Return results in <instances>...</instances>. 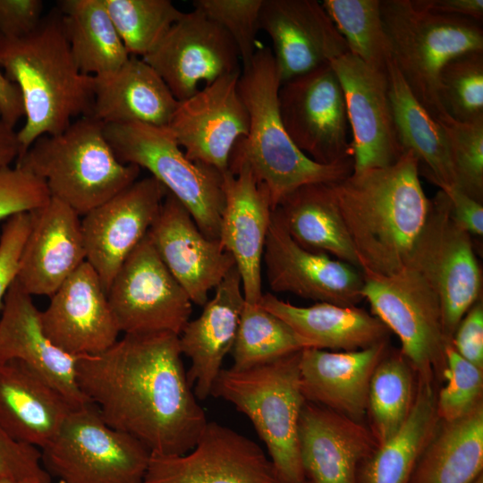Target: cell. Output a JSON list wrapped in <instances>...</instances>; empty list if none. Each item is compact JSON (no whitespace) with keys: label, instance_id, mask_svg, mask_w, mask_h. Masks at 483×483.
Wrapping results in <instances>:
<instances>
[{"label":"cell","instance_id":"1","mask_svg":"<svg viewBox=\"0 0 483 483\" xmlns=\"http://www.w3.org/2000/svg\"><path fill=\"white\" fill-rule=\"evenodd\" d=\"M182 355L173 333L124 335L106 351L78 358L77 383L110 427L151 453L183 454L208 420Z\"/></svg>","mask_w":483,"mask_h":483},{"label":"cell","instance_id":"2","mask_svg":"<svg viewBox=\"0 0 483 483\" xmlns=\"http://www.w3.org/2000/svg\"><path fill=\"white\" fill-rule=\"evenodd\" d=\"M331 187L364 277L403 269L430 211L413 153L386 167L352 172Z\"/></svg>","mask_w":483,"mask_h":483},{"label":"cell","instance_id":"3","mask_svg":"<svg viewBox=\"0 0 483 483\" xmlns=\"http://www.w3.org/2000/svg\"><path fill=\"white\" fill-rule=\"evenodd\" d=\"M0 68L23 99L19 157L40 136L64 131L73 117L91 116L94 78L76 66L58 9L24 36L0 35Z\"/></svg>","mask_w":483,"mask_h":483},{"label":"cell","instance_id":"4","mask_svg":"<svg viewBox=\"0 0 483 483\" xmlns=\"http://www.w3.org/2000/svg\"><path fill=\"white\" fill-rule=\"evenodd\" d=\"M280 85L272 50L257 48L238 80L249 114V131L236 142L229 161L247 164L255 177L267 185L273 210L296 189L310 183H335L353 170L352 159L318 164L294 145L280 116Z\"/></svg>","mask_w":483,"mask_h":483},{"label":"cell","instance_id":"5","mask_svg":"<svg viewBox=\"0 0 483 483\" xmlns=\"http://www.w3.org/2000/svg\"><path fill=\"white\" fill-rule=\"evenodd\" d=\"M16 161L80 216L131 185L140 172L117 158L104 123L93 116L78 118L58 134L40 136Z\"/></svg>","mask_w":483,"mask_h":483},{"label":"cell","instance_id":"6","mask_svg":"<svg viewBox=\"0 0 483 483\" xmlns=\"http://www.w3.org/2000/svg\"><path fill=\"white\" fill-rule=\"evenodd\" d=\"M300 352L249 369H222L211 390L212 396L250 419L282 483H304L298 445L299 418L306 402Z\"/></svg>","mask_w":483,"mask_h":483},{"label":"cell","instance_id":"7","mask_svg":"<svg viewBox=\"0 0 483 483\" xmlns=\"http://www.w3.org/2000/svg\"><path fill=\"white\" fill-rule=\"evenodd\" d=\"M392 60L410 90L436 120L446 114L439 100L444 66L462 54L483 50L482 23L431 13L412 0H380Z\"/></svg>","mask_w":483,"mask_h":483},{"label":"cell","instance_id":"8","mask_svg":"<svg viewBox=\"0 0 483 483\" xmlns=\"http://www.w3.org/2000/svg\"><path fill=\"white\" fill-rule=\"evenodd\" d=\"M104 132L122 163L148 170L186 208L207 237L218 240L225 206L223 174L189 159L167 127L107 123Z\"/></svg>","mask_w":483,"mask_h":483},{"label":"cell","instance_id":"9","mask_svg":"<svg viewBox=\"0 0 483 483\" xmlns=\"http://www.w3.org/2000/svg\"><path fill=\"white\" fill-rule=\"evenodd\" d=\"M41 454L46 470L62 483H143L151 456L141 442L106 424L91 403L71 411Z\"/></svg>","mask_w":483,"mask_h":483},{"label":"cell","instance_id":"10","mask_svg":"<svg viewBox=\"0 0 483 483\" xmlns=\"http://www.w3.org/2000/svg\"><path fill=\"white\" fill-rule=\"evenodd\" d=\"M361 297L401 342L400 352L417 379L436 385L446 368L445 335L438 297L422 275L407 266L385 277H364Z\"/></svg>","mask_w":483,"mask_h":483},{"label":"cell","instance_id":"11","mask_svg":"<svg viewBox=\"0 0 483 483\" xmlns=\"http://www.w3.org/2000/svg\"><path fill=\"white\" fill-rule=\"evenodd\" d=\"M407 266L438 297L444 332L451 342L463 316L481 298L482 273L471 235L453 220L448 197L441 190L430 199L427 224Z\"/></svg>","mask_w":483,"mask_h":483},{"label":"cell","instance_id":"12","mask_svg":"<svg viewBox=\"0 0 483 483\" xmlns=\"http://www.w3.org/2000/svg\"><path fill=\"white\" fill-rule=\"evenodd\" d=\"M107 297L124 335H179L192 312L189 295L163 263L148 233L120 267Z\"/></svg>","mask_w":483,"mask_h":483},{"label":"cell","instance_id":"13","mask_svg":"<svg viewBox=\"0 0 483 483\" xmlns=\"http://www.w3.org/2000/svg\"><path fill=\"white\" fill-rule=\"evenodd\" d=\"M278 105L287 134L308 157L323 165L352 159L345 98L330 64L281 84Z\"/></svg>","mask_w":483,"mask_h":483},{"label":"cell","instance_id":"14","mask_svg":"<svg viewBox=\"0 0 483 483\" xmlns=\"http://www.w3.org/2000/svg\"><path fill=\"white\" fill-rule=\"evenodd\" d=\"M162 78L173 96L182 101L198 85L241 71L237 47L229 34L204 13H183L159 44L142 58Z\"/></svg>","mask_w":483,"mask_h":483},{"label":"cell","instance_id":"15","mask_svg":"<svg viewBox=\"0 0 483 483\" xmlns=\"http://www.w3.org/2000/svg\"><path fill=\"white\" fill-rule=\"evenodd\" d=\"M143 483H282L262 448L216 421L180 455L151 453Z\"/></svg>","mask_w":483,"mask_h":483},{"label":"cell","instance_id":"16","mask_svg":"<svg viewBox=\"0 0 483 483\" xmlns=\"http://www.w3.org/2000/svg\"><path fill=\"white\" fill-rule=\"evenodd\" d=\"M242 70L225 75L179 101L166 126L186 157L221 174L236 142L246 137L249 114L238 89Z\"/></svg>","mask_w":483,"mask_h":483},{"label":"cell","instance_id":"17","mask_svg":"<svg viewBox=\"0 0 483 483\" xmlns=\"http://www.w3.org/2000/svg\"><path fill=\"white\" fill-rule=\"evenodd\" d=\"M166 193L151 175L137 179L80 219L86 261L106 293L125 259L147 235Z\"/></svg>","mask_w":483,"mask_h":483},{"label":"cell","instance_id":"18","mask_svg":"<svg viewBox=\"0 0 483 483\" xmlns=\"http://www.w3.org/2000/svg\"><path fill=\"white\" fill-rule=\"evenodd\" d=\"M342 86L353 151V170L386 167L402 155L386 70L347 53L330 63Z\"/></svg>","mask_w":483,"mask_h":483},{"label":"cell","instance_id":"19","mask_svg":"<svg viewBox=\"0 0 483 483\" xmlns=\"http://www.w3.org/2000/svg\"><path fill=\"white\" fill-rule=\"evenodd\" d=\"M263 261L275 292L307 300L356 306L361 300L364 275L356 267L300 246L273 210Z\"/></svg>","mask_w":483,"mask_h":483},{"label":"cell","instance_id":"20","mask_svg":"<svg viewBox=\"0 0 483 483\" xmlns=\"http://www.w3.org/2000/svg\"><path fill=\"white\" fill-rule=\"evenodd\" d=\"M260 30L272 40L281 84L349 53L345 40L316 0H264Z\"/></svg>","mask_w":483,"mask_h":483},{"label":"cell","instance_id":"21","mask_svg":"<svg viewBox=\"0 0 483 483\" xmlns=\"http://www.w3.org/2000/svg\"><path fill=\"white\" fill-rule=\"evenodd\" d=\"M223 191L218 240L234 259L245 301L256 304L263 295V254L273 212L270 194L243 162L229 164L223 174Z\"/></svg>","mask_w":483,"mask_h":483},{"label":"cell","instance_id":"22","mask_svg":"<svg viewBox=\"0 0 483 483\" xmlns=\"http://www.w3.org/2000/svg\"><path fill=\"white\" fill-rule=\"evenodd\" d=\"M148 236L192 303L204 306L208 293L235 267L219 240L207 237L186 208L167 191Z\"/></svg>","mask_w":483,"mask_h":483},{"label":"cell","instance_id":"23","mask_svg":"<svg viewBox=\"0 0 483 483\" xmlns=\"http://www.w3.org/2000/svg\"><path fill=\"white\" fill-rule=\"evenodd\" d=\"M40 319L49 340L75 357L106 351L121 333L102 282L87 261L50 297Z\"/></svg>","mask_w":483,"mask_h":483},{"label":"cell","instance_id":"24","mask_svg":"<svg viewBox=\"0 0 483 483\" xmlns=\"http://www.w3.org/2000/svg\"><path fill=\"white\" fill-rule=\"evenodd\" d=\"M304 483H358L378 444L364 422L306 401L298 423Z\"/></svg>","mask_w":483,"mask_h":483},{"label":"cell","instance_id":"25","mask_svg":"<svg viewBox=\"0 0 483 483\" xmlns=\"http://www.w3.org/2000/svg\"><path fill=\"white\" fill-rule=\"evenodd\" d=\"M30 213L15 280L30 295L51 297L86 261L80 216L55 199Z\"/></svg>","mask_w":483,"mask_h":483},{"label":"cell","instance_id":"26","mask_svg":"<svg viewBox=\"0 0 483 483\" xmlns=\"http://www.w3.org/2000/svg\"><path fill=\"white\" fill-rule=\"evenodd\" d=\"M0 318V361L18 360L47 379L74 407L89 403L79 388V357L56 347L45 334L32 296L16 280L4 301Z\"/></svg>","mask_w":483,"mask_h":483},{"label":"cell","instance_id":"27","mask_svg":"<svg viewBox=\"0 0 483 483\" xmlns=\"http://www.w3.org/2000/svg\"><path fill=\"white\" fill-rule=\"evenodd\" d=\"M388 352V340L345 352L304 348L300 375L306 401L363 422L371 376Z\"/></svg>","mask_w":483,"mask_h":483},{"label":"cell","instance_id":"28","mask_svg":"<svg viewBox=\"0 0 483 483\" xmlns=\"http://www.w3.org/2000/svg\"><path fill=\"white\" fill-rule=\"evenodd\" d=\"M201 314L189 320L179 335L182 354L191 360L188 381L198 400L211 395L225 355L233 348L244 306L242 280L233 267L215 288Z\"/></svg>","mask_w":483,"mask_h":483},{"label":"cell","instance_id":"29","mask_svg":"<svg viewBox=\"0 0 483 483\" xmlns=\"http://www.w3.org/2000/svg\"><path fill=\"white\" fill-rule=\"evenodd\" d=\"M75 408L24 363L0 361V425L17 441L43 449Z\"/></svg>","mask_w":483,"mask_h":483},{"label":"cell","instance_id":"30","mask_svg":"<svg viewBox=\"0 0 483 483\" xmlns=\"http://www.w3.org/2000/svg\"><path fill=\"white\" fill-rule=\"evenodd\" d=\"M93 78L91 116L104 124L166 127L179 103L158 73L138 56L130 55L109 75Z\"/></svg>","mask_w":483,"mask_h":483},{"label":"cell","instance_id":"31","mask_svg":"<svg viewBox=\"0 0 483 483\" xmlns=\"http://www.w3.org/2000/svg\"><path fill=\"white\" fill-rule=\"evenodd\" d=\"M258 304L287 323L306 348L360 350L386 341L388 328L375 316L356 306L318 302L300 307L264 293Z\"/></svg>","mask_w":483,"mask_h":483},{"label":"cell","instance_id":"32","mask_svg":"<svg viewBox=\"0 0 483 483\" xmlns=\"http://www.w3.org/2000/svg\"><path fill=\"white\" fill-rule=\"evenodd\" d=\"M274 211L300 246L331 254L359 268L331 183L303 185L288 194Z\"/></svg>","mask_w":483,"mask_h":483},{"label":"cell","instance_id":"33","mask_svg":"<svg viewBox=\"0 0 483 483\" xmlns=\"http://www.w3.org/2000/svg\"><path fill=\"white\" fill-rule=\"evenodd\" d=\"M482 470L483 402L460 419H439L409 483H472Z\"/></svg>","mask_w":483,"mask_h":483},{"label":"cell","instance_id":"34","mask_svg":"<svg viewBox=\"0 0 483 483\" xmlns=\"http://www.w3.org/2000/svg\"><path fill=\"white\" fill-rule=\"evenodd\" d=\"M389 98L402 153L411 151L424 176L440 190L456 186L445 134L416 99L393 60L386 66Z\"/></svg>","mask_w":483,"mask_h":483},{"label":"cell","instance_id":"35","mask_svg":"<svg viewBox=\"0 0 483 483\" xmlns=\"http://www.w3.org/2000/svg\"><path fill=\"white\" fill-rule=\"evenodd\" d=\"M435 385L417 379L415 401L404 424L360 466L358 483H409L439 418Z\"/></svg>","mask_w":483,"mask_h":483},{"label":"cell","instance_id":"36","mask_svg":"<svg viewBox=\"0 0 483 483\" xmlns=\"http://www.w3.org/2000/svg\"><path fill=\"white\" fill-rule=\"evenodd\" d=\"M58 11L72 56L81 73L106 76L128 60L130 55L103 0H64Z\"/></svg>","mask_w":483,"mask_h":483},{"label":"cell","instance_id":"37","mask_svg":"<svg viewBox=\"0 0 483 483\" xmlns=\"http://www.w3.org/2000/svg\"><path fill=\"white\" fill-rule=\"evenodd\" d=\"M416 374L400 352L387 353L376 367L369 385L367 413L378 445L404 424L412 409Z\"/></svg>","mask_w":483,"mask_h":483},{"label":"cell","instance_id":"38","mask_svg":"<svg viewBox=\"0 0 483 483\" xmlns=\"http://www.w3.org/2000/svg\"><path fill=\"white\" fill-rule=\"evenodd\" d=\"M306 348L292 327L258 303L244 302L231 350L232 367L239 369L261 365Z\"/></svg>","mask_w":483,"mask_h":483},{"label":"cell","instance_id":"39","mask_svg":"<svg viewBox=\"0 0 483 483\" xmlns=\"http://www.w3.org/2000/svg\"><path fill=\"white\" fill-rule=\"evenodd\" d=\"M321 4L349 53L372 67L386 70L392 53L380 0H324Z\"/></svg>","mask_w":483,"mask_h":483},{"label":"cell","instance_id":"40","mask_svg":"<svg viewBox=\"0 0 483 483\" xmlns=\"http://www.w3.org/2000/svg\"><path fill=\"white\" fill-rule=\"evenodd\" d=\"M130 55L143 58L183 14L170 0H103Z\"/></svg>","mask_w":483,"mask_h":483},{"label":"cell","instance_id":"41","mask_svg":"<svg viewBox=\"0 0 483 483\" xmlns=\"http://www.w3.org/2000/svg\"><path fill=\"white\" fill-rule=\"evenodd\" d=\"M438 94L443 109L453 119L483 122V50L450 60L440 72Z\"/></svg>","mask_w":483,"mask_h":483},{"label":"cell","instance_id":"42","mask_svg":"<svg viewBox=\"0 0 483 483\" xmlns=\"http://www.w3.org/2000/svg\"><path fill=\"white\" fill-rule=\"evenodd\" d=\"M436 121L446 137L456 187L482 203L483 122L462 123L447 114Z\"/></svg>","mask_w":483,"mask_h":483},{"label":"cell","instance_id":"43","mask_svg":"<svg viewBox=\"0 0 483 483\" xmlns=\"http://www.w3.org/2000/svg\"><path fill=\"white\" fill-rule=\"evenodd\" d=\"M445 385L436 394V411L440 420L452 421L483 402V369L462 358L451 343L445 347Z\"/></svg>","mask_w":483,"mask_h":483},{"label":"cell","instance_id":"44","mask_svg":"<svg viewBox=\"0 0 483 483\" xmlns=\"http://www.w3.org/2000/svg\"><path fill=\"white\" fill-rule=\"evenodd\" d=\"M264 0H194L192 6L219 24L239 51L242 69L250 65L257 50L259 13Z\"/></svg>","mask_w":483,"mask_h":483},{"label":"cell","instance_id":"45","mask_svg":"<svg viewBox=\"0 0 483 483\" xmlns=\"http://www.w3.org/2000/svg\"><path fill=\"white\" fill-rule=\"evenodd\" d=\"M51 196L44 181L17 165L0 169V220L30 212Z\"/></svg>","mask_w":483,"mask_h":483},{"label":"cell","instance_id":"46","mask_svg":"<svg viewBox=\"0 0 483 483\" xmlns=\"http://www.w3.org/2000/svg\"><path fill=\"white\" fill-rule=\"evenodd\" d=\"M41 458L39 448L17 441L0 425V477L50 483L52 477Z\"/></svg>","mask_w":483,"mask_h":483},{"label":"cell","instance_id":"47","mask_svg":"<svg viewBox=\"0 0 483 483\" xmlns=\"http://www.w3.org/2000/svg\"><path fill=\"white\" fill-rule=\"evenodd\" d=\"M30 228L29 212L7 219L0 235V310L4 297L16 278L20 257Z\"/></svg>","mask_w":483,"mask_h":483},{"label":"cell","instance_id":"48","mask_svg":"<svg viewBox=\"0 0 483 483\" xmlns=\"http://www.w3.org/2000/svg\"><path fill=\"white\" fill-rule=\"evenodd\" d=\"M465 360L483 369V303L479 299L463 316L451 340Z\"/></svg>","mask_w":483,"mask_h":483},{"label":"cell","instance_id":"49","mask_svg":"<svg viewBox=\"0 0 483 483\" xmlns=\"http://www.w3.org/2000/svg\"><path fill=\"white\" fill-rule=\"evenodd\" d=\"M41 0H0V35L21 37L31 32L42 19Z\"/></svg>","mask_w":483,"mask_h":483},{"label":"cell","instance_id":"50","mask_svg":"<svg viewBox=\"0 0 483 483\" xmlns=\"http://www.w3.org/2000/svg\"><path fill=\"white\" fill-rule=\"evenodd\" d=\"M448 197L456 224L470 235H483V206L456 186L442 189Z\"/></svg>","mask_w":483,"mask_h":483},{"label":"cell","instance_id":"51","mask_svg":"<svg viewBox=\"0 0 483 483\" xmlns=\"http://www.w3.org/2000/svg\"><path fill=\"white\" fill-rule=\"evenodd\" d=\"M423 10L472 19L482 23L483 0H412Z\"/></svg>","mask_w":483,"mask_h":483},{"label":"cell","instance_id":"52","mask_svg":"<svg viewBox=\"0 0 483 483\" xmlns=\"http://www.w3.org/2000/svg\"><path fill=\"white\" fill-rule=\"evenodd\" d=\"M24 114L23 99L19 88L6 78L0 68V120L14 128Z\"/></svg>","mask_w":483,"mask_h":483},{"label":"cell","instance_id":"53","mask_svg":"<svg viewBox=\"0 0 483 483\" xmlns=\"http://www.w3.org/2000/svg\"><path fill=\"white\" fill-rule=\"evenodd\" d=\"M20 154L21 146L17 131L0 120V169L9 166L14 159L17 160Z\"/></svg>","mask_w":483,"mask_h":483},{"label":"cell","instance_id":"54","mask_svg":"<svg viewBox=\"0 0 483 483\" xmlns=\"http://www.w3.org/2000/svg\"><path fill=\"white\" fill-rule=\"evenodd\" d=\"M0 483H44L38 479H17L12 478L0 477Z\"/></svg>","mask_w":483,"mask_h":483},{"label":"cell","instance_id":"55","mask_svg":"<svg viewBox=\"0 0 483 483\" xmlns=\"http://www.w3.org/2000/svg\"><path fill=\"white\" fill-rule=\"evenodd\" d=\"M472 483H483V474L479 476Z\"/></svg>","mask_w":483,"mask_h":483}]
</instances>
